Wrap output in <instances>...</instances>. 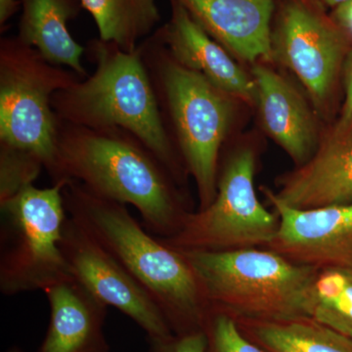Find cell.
Instances as JSON below:
<instances>
[{
  "label": "cell",
  "mask_w": 352,
  "mask_h": 352,
  "mask_svg": "<svg viewBox=\"0 0 352 352\" xmlns=\"http://www.w3.org/2000/svg\"><path fill=\"white\" fill-rule=\"evenodd\" d=\"M94 18L99 38L126 52L151 36L161 22L156 0H80Z\"/></svg>",
  "instance_id": "19"
},
{
  "label": "cell",
  "mask_w": 352,
  "mask_h": 352,
  "mask_svg": "<svg viewBox=\"0 0 352 352\" xmlns=\"http://www.w3.org/2000/svg\"><path fill=\"white\" fill-rule=\"evenodd\" d=\"M7 352H24L22 351V349H19V347H11L10 349H8V351Z\"/></svg>",
  "instance_id": "28"
},
{
  "label": "cell",
  "mask_w": 352,
  "mask_h": 352,
  "mask_svg": "<svg viewBox=\"0 0 352 352\" xmlns=\"http://www.w3.org/2000/svg\"><path fill=\"white\" fill-rule=\"evenodd\" d=\"M234 57L273 62L275 0H173Z\"/></svg>",
  "instance_id": "14"
},
{
  "label": "cell",
  "mask_w": 352,
  "mask_h": 352,
  "mask_svg": "<svg viewBox=\"0 0 352 352\" xmlns=\"http://www.w3.org/2000/svg\"><path fill=\"white\" fill-rule=\"evenodd\" d=\"M319 2L325 7V8L335 9L336 7L342 6V4L346 3L349 0H318Z\"/></svg>",
  "instance_id": "27"
},
{
  "label": "cell",
  "mask_w": 352,
  "mask_h": 352,
  "mask_svg": "<svg viewBox=\"0 0 352 352\" xmlns=\"http://www.w3.org/2000/svg\"><path fill=\"white\" fill-rule=\"evenodd\" d=\"M149 352H208L205 330L194 331L166 338L147 337Z\"/></svg>",
  "instance_id": "23"
},
{
  "label": "cell",
  "mask_w": 352,
  "mask_h": 352,
  "mask_svg": "<svg viewBox=\"0 0 352 352\" xmlns=\"http://www.w3.org/2000/svg\"><path fill=\"white\" fill-rule=\"evenodd\" d=\"M61 249L73 277L97 300L126 315L147 333V337L173 335L151 296L69 215L63 227Z\"/></svg>",
  "instance_id": "10"
},
{
  "label": "cell",
  "mask_w": 352,
  "mask_h": 352,
  "mask_svg": "<svg viewBox=\"0 0 352 352\" xmlns=\"http://www.w3.org/2000/svg\"><path fill=\"white\" fill-rule=\"evenodd\" d=\"M170 18L153 32L178 64L200 74L236 100L256 105L254 78L177 2L170 0Z\"/></svg>",
  "instance_id": "13"
},
{
  "label": "cell",
  "mask_w": 352,
  "mask_h": 352,
  "mask_svg": "<svg viewBox=\"0 0 352 352\" xmlns=\"http://www.w3.org/2000/svg\"><path fill=\"white\" fill-rule=\"evenodd\" d=\"M69 180L102 198L131 205L143 226L162 239L175 236L193 212L168 168L144 143L118 127L91 129L59 120L52 182Z\"/></svg>",
  "instance_id": "1"
},
{
  "label": "cell",
  "mask_w": 352,
  "mask_h": 352,
  "mask_svg": "<svg viewBox=\"0 0 352 352\" xmlns=\"http://www.w3.org/2000/svg\"><path fill=\"white\" fill-rule=\"evenodd\" d=\"M67 214L151 296L175 335L205 330L210 307L178 250L150 233L127 206L95 195L76 180L63 187Z\"/></svg>",
  "instance_id": "2"
},
{
  "label": "cell",
  "mask_w": 352,
  "mask_h": 352,
  "mask_svg": "<svg viewBox=\"0 0 352 352\" xmlns=\"http://www.w3.org/2000/svg\"><path fill=\"white\" fill-rule=\"evenodd\" d=\"M44 293L50 320L38 352H110L104 333L107 305L75 278L53 285Z\"/></svg>",
  "instance_id": "16"
},
{
  "label": "cell",
  "mask_w": 352,
  "mask_h": 352,
  "mask_svg": "<svg viewBox=\"0 0 352 352\" xmlns=\"http://www.w3.org/2000/svg\"><path fill=\"white\" fill-rule=\"evenodd\" d=\"M280 201L300 210L352 204V113L340 115L307 163L283 176Z\"/></svg>",
  "instance_id": "12"
},
{
  "label": "cell",
  "mask_w": 352,
  "mask_h": 352,
  "mask_svg": "<svg viewBox=\"0 0 352 352\" xmlns=\"http://www.w3.org/2000/svg\"><path fill=\"white\" fill-rule=\"evenodd\" d=\"M22 15L17 36L50 64L87 78L82 57L87 47L76 41L69 22L82 9L80 0H21Z\"/></svg>",
  "instance_id": "17"
},
{
  "label": "cell",
  "mask_w": 352,
  "mask_h": 352,
  "mask_svg": "<svg viewBox=\"0 0 352 352\" xmlns=\"http://www.w3.org/2000/svg\"><path fill=\"white\" fill-rule=\"evenodd\" d=\"M252 76L264 131L296 166L307 163L320 142L316 120L307 102L288 80L265 64H254Z\"/></svg>",
  "instance_id": "15"
},
{
  "label": "cell",
  "mask_w": 352,
  "mask_h": 352,
  "mask_svg": "<svg viewBox=\"0 0 352 352\" xmlns=\"http://www.w3.org/2000/svg\"><path fill=\"white\" fill-rule=\"evenodd\" d=\"M66 182L48 188L30 185L0 204V292L4 296L44 292L74 278L61 249L68 219Z\"/></svg>",
  "instance_id": "7"
},
{
  "label": "cell",
  "mask_w": 352,
  "mask_h": 352,
  "mask_svg": "<svg viewBox=\"0 0 352 352\" xmlns=\"http://www.w3.org/2000/svg\"><path fill=\"white\" fill-rule=\"evenodd\" d=\"M308 317L352 339V270L317 271L310 288Z\"/></svg>",
  "instance_id": "20"
},
{
  "label": "cell",
  "mask_w": 352,
  "mask_h": 352,
  "mask_svg": "<svg viewBox=\"0 0 352 352\" xmlns=\"http://www.w3.org/2000/svg\"><path fill=\"white\" fill-rule=\"evenodd\" d=\"M342 78H344V92L346 98L342 106V111L340 115H351L352 113V48L347 55L344 62V69H342Z\"/></svg>",
  "instance_id": "25"
},
{
  "label": "cell",
  "mask_w": 352,
  "mask_h": 352,
  "mask_svg": "<svg viewBox=\"0 0 352 352\" xmlns=\"http://www.w3.org/2000/svg\"><path fill=\"white\" fill-rule=\"evenodd\" d=\"M279 219L268 249L316 270H352V204L308 210L292 208L263 188Z\"/></svg>",
  "instance_id": "11"
},
{
  "label": "cell",
  "mask_w": 352,
  "mask_h": 352,
  "mask_svg": "<svg viewBox=\"0 0 352 352\" xmlns=\"http://www.w3.org/2000/svg\"><path fill=\"white\" fill-rule=\"evenodd\" d=\"M254 171V151L236 150L219 171L214 201L191 212L175 236L161 240L180 251H231L270 245L279 219L259 201Z\"/></svg>",
  "instance_id": "8"
},
{
  "label": "cell",
  "mask_w": 352,
  "mask_h": 352,
  "mask_svg": "<svg viewBox=\"0 0 352 352\" xmlns=\"http://www.w3.org/2000/svg\"><path fill=\"white\" fill-rule=\"evenodd\" d=\"M87 54L94 73L53 94L57 119L75 126L118 127L138 138L180 184L188 175L166 131L156 92L139 45L126 52L117 44L94 38Z\"/></svg>",
  "instance_id": "3"
},
{
  "label": "cell",
  "mask_w": 352,
  "mask_h": 352,
  "mask_svg": "<svg viewBox=\"0 0 352 352\" xmlns=\"http://www.w3.org/2000/svg\"><path fill=\"white\" fill-rule=\"evenodd\" d=\"M241 332L265 352H352V339L310 317L236 319Z\"/></svg>",
  "instance_id": "18"
},
{
  "label": "cell",
  "mask_w": 352,
  "mask_h": 352,
  "mask_svg": "<svg viewBox=\"0 0 352 352\" xmlns=\"http://www.w3.org/2000/svg\"><path fill=\"white\" fill-rule=\"evenodd\" d=\"M80 76L46 61L17 36L0 41V145L30 153L51 180L57 168V119L51 99Z\"/></svg>",
  "instance_id": "6"
},
{
  "label": "cell",
  "mask_w": 352,
  "mask_h": 352,
  "mask_svg": "<svg viewBox=\"0 0 352 352\" xmlns=\"http://www.w3.org/2000/svg\"><path fill=\"white\" fill-rule=\"evenodd\" d=\"M164 126L195 180L200 208L217 193L219 157L235 115L236 100L170 56L154 34L139 44Z\"/></svg>",
  "instance_id": "4"
},
{
  "label": "cell",
  "mask_w": 352,
  "mask_h": 352,
  "mask_svg": "<svg viewBox=\"0 0 352 352\" xmlns=\"http://www.w3.org/2000/svg\"><path fill=\"white\" fill-rule=\"evenodd\" d=\"M44 168L30 153L0 145V204L34 184Z\"/></svg>",
  "instance_id": "21"
},
{
  "label": "cell",
  "mask_w": 352,
  "mask_h": 352,
  "mask_svg": "<svg viewBox=\"0 0 352 352\" xmlns=\"http://www.w3.org/2000/svg\"><path fill=\"white\" fill-rule=\"evenodd\" d=\"M178 251L195 272L210 309L250 320L308 317L316 268L270 249Z\"/></svg>",
  "instance_id": "5"
},
{
  "label": "cell",
  "mask_w": 352,
  "mask_h": 352,
  "mask_svg": "<svg viewBox=\"0 0 352 352\" xmlns=\"http://www.w3.org/2000/svg\"><path fill=\"white\" fill-rule=\"evenodd\" d=\"M208 352H265L241 332L237 320L219 310L210 309L205 325Z\"/></svg>",
  "instance_id": "22"
},
{
  "label": "cell",
  "mask_w": 352,
  "mask_h": 352,
  "mask_svg": "<svg viewBox=\"0 0 352 352\" xmlns=\"http://www.w3.org/2000/svg\"><path fill=\"white\" fill-rule=\"evenodd\" d=\"M330 16L352 43V0L336 7L331 11Z\"/></svg>",
  "instance_id": "24"
},
{
  "label": "cell",
  "mask_w": 352,
  "mask_h": 352,
  "mask_svg": "<svg viewBox=\"0 0 352 352\" xmlns=\"http://www.w3.org/2000/svg\"><path fill=\"white\" fill-rule=\"evenodd\" d=\"M351 48L318 0H282L271 32L273 61L295 74L317 110L330 104Z\"/></svg>",
  "instance_id": "9"
},
{
  "label": "cell",
  "mask_w": 352,
  "mask_h": 352,
  "mask_svg": "<svg viewBox=\"0 0 352 352\" xmlns=\"http://www.w3.org/2000/svg\"><path fill=\"white\" fill-rule=\"evenodd\" d=\"M22 8L21 0H0V25L1 29L10 18Z\"/></svg>",
  "instance_id": "26"
}]
</instances>
